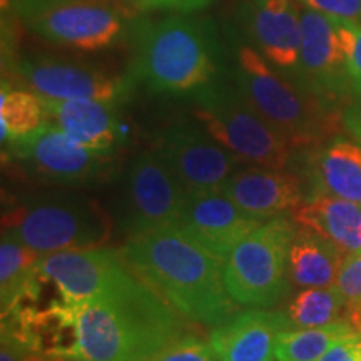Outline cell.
I'll use <instances>...</instances> for the list:
<instances>
[{
	"mask_svg": "<svg viewBox=\"0 0 361 361\" xmlns=\"http://www.w3.org/2000/svg\"><path fill=\"white\" fill-rule=\"evenodd\" d=\"M264 221L251 218L223 192L188 196L178 228L197 245L226 259Z\"/></svg>",
	"mask_w": 361,
	"mask_h": 361,
	"instance_id": "16",
	"label": "cell"
},
{
	"mask_svg": "<svg viewBox=\"0 0 361 361\" xmlns=\"http://www.w3.org/2000/svg\"><path fill=\"white\" fill-rule=\"evenodd\" d=\"M130 78L157 94H194L213 84L223 45L209 20L169 16L130 29Z\"/></svg>",
	"mask_w": 361,
	"mask_h": 361,
	"instance_id": "3",
	"label": "cell"
},
{
	"mask_svg": "<svg viewBox=\"0 0 361 361\" xmlns=\"http://www.w3.org/2000/svg\"><path fill=\"white\" fill-rule=\"evenodd\" d=\"M233 82L293 151H311L340 134L343 112L274 69L250 44L236 39Z\"/></svg>",
	"mask_w": 361,
	"mask_h": 361,
	"instance_id": "4",
	"label": "cell"
},
{
	"mask_svg": "<svg viewBox=\"0 0 361 361\" xmlns=\"http://www.w3.org/2000/svg\"><path fill=\"white\" fill-rule=\"evenodd\" d=\"M311 194H331L361 202V142L348 137L329 139L311 149L306 161Z\"/></svg>",
	"mask_w": 361,
	"mask_h": 361,
	"instance_id": "20",
	"label": "cell"
},
{
	"mask_svg": "<svg viewBox=\"0 0 361 361\" xmlns=\"http://www.w3.org/2000/svg\"><path fill=\"white\" fill-rule=\"evenodd\" d=\"M296 224L322 234L346 252H361V206L358 202L316 194L293 209Z\"/></svg>",
	"mask_w": 361,
	"mask_h": 361,
	"instance_id": "21",
	"label": "cell"
},
{
	"mask_svg": "<svg viewBox=\"0 0 361 361\" xmlns=\"http://www.w3.org/2000/svg\"><path fill=\"white\" fill-rule=\"evenodd\" d=\"M331 19L335 22L348 59V75L353 96L361 97V24L358 20L335 19V17Z\"/></svg>",
	"mask_w": 361,
	"mask_h": 361,
	"instance_id": "29",
	"label": "cell"
},
{
	"mask_svg": "<svg viewBox=\"0 0 361 361\" xmlns=\"http://www.w3.org/2000/svg\"><path fill=\"white\" fill-rule=\"evenodd\" d=\"M114 221L92 197L78 192H34L4 201L2 234L49 256L97 250L109 243Z\"/></svg>",
	"mask_w": 361,
	"mask_h": 361,
	"instance_id": "5",
	"label": "cell"
},
{
	"mask_svg": "<svg viewBox=\"0 0 361 361\" xmlns=\"http://www.w3.org/2000/svg\"><path fill=\"white\" fill-rule=\"evenodd\" d=\"M335 286L345 300V319L361 335V252H348Z\"/></svg>",
	"mask_w": 361,
	"mask_h": 361,
	"instance_id": "27",
	"label": "cell"
},
{
	"mask_svg": "<svg viewBox=\"0 0 361 361\" xmlns=\"http://www.w3.org/2000/svg\"><path fill=\"white\" fill-rule=\"evenodd\" d=\"M12 69L39 97L56 101L96 99L117 104L129 97L134 84L133 78H121L84 62L57 57H22Z\"/></svg>",
	"mask_w": 361,
	"mask_h": 361,
	"instance_id": "11",
	"label": "cell"
},
{
	"mask_svg": "<svg viewBox=\"0 0 361 361\" xmlns=\"http://www.w3.org/2000/svg\"><path fill=\"white\" fill-rule=\"evenodd\" d=\"M47 123L42 99L35 92L13 89L4 80L0 94V128L2 144L27 135Z\"/></svg>",
	"mask_w": 361,
	"mask_h": 361,
	"instance_id": "26",
	"label": "cell"
},
{
	"mask_svg": "<svg viewBox=\"0 0 361 361\" xmlns=\"http://www.w3.org/2000/svg\"><path fill=\"white\" fill-rule=\"evenodd\" d=\"M44 255L30 250L7 234L0 241V305L2 314L12 308L24 288L34 278Z\"/></svg>",
	"mask_w": 361,
	"mask_h": 361,
	"instance_id": "24",
	"label": "cell"
},
{
	"mask_svg": "<svg viewBox=\"0 0 361 361\" xmlns=\"http://www.w3.org/2000/svg\"><path fill=\"white\" fill-rule=\"evenodd\" d=\"M123 191L121 221L128 238L178 226L189 196L156 151L129 161Z\"/></svg>",
	"mask_w": 361,
	"mask_h": 361,
	"instance_id": "9",
	"label": "cell"
},
{
	"mask_svg": "<svg viewBox=\"0 0 361 361\" xmlns=\"http://www.w3.org/2000/svg\"><path fill=\"white\" fill-rule=\"evenodd\" d=\"M147 361H221V358L211 343L183 333Z\"/></svg>",
	"mask_w": 361,
	"mask_h": 361,
	"instance_id": "28",
	"label": "cell"
},
{
	"mask_svg": "<svg viewBox=\"0 0 361 361\" xmlns=\"http://www.w3.org/2000/svg\"><path fill=\"white\" fill-rule=\"evenodd\" d=\"M291 329L283 311L238 313L213 329L209 343L221 361H274L281 331Z\"/></svg>",
	"mask_w": 361,
	"mask_h": 361,
	"instance_id": "19",
	"label": "cell"
},
{
	"mask_svg": "<svg viewBox=\"0 0 361 361\" xmlns=\"http://www.w3.org/2000/svg\"><path fill=\"white\" fill-rule=\"evenodd\" d=\"M154 151L189 196L223 192L241 164L200 124L169 126L162 130Z\"/></svg>",
	"mask_w": 361,
	"mask_h": 361,
	"instance_id": "10",
	"label": "cell"
},
{
	"mask_svg": "<svg viewBox=\"0 0 361 361\" xmlns=\"http://www.w3.org/2000/svg\"><path fill=\"white\" fill-rule=\"evenodd\" d=\"M123 256L142 281L189 322L219 326L239 305L224 284V261L197 245L178 226L128 238Z\"/></svg>",
	"mask_w": 361,
	"mask_h": 361,
	"instance_id": "1",
	"label": "cell"
},
{
	"mask_svg": "<svg viewBox=\"0 0 361 361\" xmlns=\"http://www.w3.org/2000/svg\"><path fill=\"white\" fill-rule=\"evenodd\" d=\"M346 255L322 234L301 226L296 229L288 256L290 281L300 288L333 286Z\"/></svg>",
	"mask_w": 361,
	"mask_h": 361,
	"instance_id": "22",
	"label": "cell"
},
{
	"mask_svg": "<svg viewBox=\"0 0 361 361\" xmlns=\"http://www.w3.org/2000/svg\"><path fill=\"white\" fill-rule=\"evenodd\" d=\"M283 313L291 329L319 328L346 322L345 300L335 284L326 288H306L291 298Z\"/></svg>",
	"mask_w": 361,
	"mask_h": 361,
	"instance_id": "23",
	"label": "cell"
},
{
	"mask_svg": "<svg viewBox=\"0 0 361 361\" xmlns=\"http://www.w3.org/2000/svg\"><path fill=\"white\" fill-rule=\"evenodd\" d=\"M37 361H74V360H66V358H39Z\"/></svg>",
	"mask_w": 361,
	"mask_h": 361,
	"instance_id": "35",
	"label": "cell"
},
{
	"mask_svg": "<svg viewBox=\"0 0 361 361\" xmlns=\"http://www.w3.org/2000/svg\"><path fill=\"white\" fill-rule=\"evenodd\" d=\"M236 16L247 44L295 82L301 49V12L296 0H241Z\"/></svg>",
	"mask_w": 361,
	"mask_h": 361,
	"instance_id": "14",
	"label": "cell"
},
{
	"mask_svg": "<svg viewBox=\"0 0 361 361\" xmlns=\"http://www.w3.org/2000/svg\"><path fill=\"white\" fill-rule=\"evenodd\" d=\"M310 11L346 20L361 19V0H300Z\"/></svg>",
	"mask_w": 361,
	"mask_h": 361,
	"instance_id": "30",
	"label": "cell"
},
{
	"mask_svg": "<svg viewBox=\"0 0 361 361\" xmlns=\"http://www.w3.org/2000/svg\"><path fill=\"white\" fill-rule=\"evenodd\" d=\"M59 2H64V0H0V6H2L4 17H17V19L27 20Z\"/></svg>",
	"mask_w": 361,
	"mask_h": 361,
	"instance_id": "31",
	"label": "cell"
},
{
	"mask_svg": "<svg viewBox=\"0 0 361 361\" xmlns=\"http://www.w3.org/2000/svg\"><path fill=\"white\" fill-rule=\"evenodd\" d=\"M239 209L251 218L266 221L305 201L303 183L284 169L239 168L223 189Z\"/></svg>",
	"mask_w": 361,
	"mask_h": 361,
	"instance_id": "18",
	"label": "cell"
},
{
	"mask_svg": "<svg viewBox=\"0 0 361 361\" xmlns=\"http://www.w3.org/2000/svg\"><path fill=\"white\" fill-rule=\"evenodd\" d=\"M141 7L149 8H168L178 12H192L206 7L211 0H134Z\"/></svg>",
	"mask_w": 361,
	"mask_h": 361,
	"instance_id": "33",
	"label": "cell"
},
{
	"mask_svg": "<svg viewBox=\"0 0 361 361\" xmlns=\"http://www.w3.org/2000/svg\"><path fill=\"white\" fill-rule=\"evenodd\" d=\"M356 333L346 322L319 328L281 331L276 341L278 361H318L336 341Z\"/></svg>",
	"mask_w": 361,
	"mask_h": 361,
	"instance_id": "25",
	"label": "cell"
},
{
	"mask_svg": "<svg viewBox=\"0 0 361 361\" xmlns=\"http://www.w3.org/2000/svg\"><path fill=\"white\" fill-rule=\"evenodd\" d=\"M183 329L178 311L134 271L79 306L75 361H147Z\"/></svg>",
	"mask_w": 361,
	"mask_h": 361,
	"instance_id": "2",
	"label": "cell"
},
{
	"mask_svg": "<svg viewBox=\"0 0 361 361\" xmlns=\"http://www.w3.org/2000/svg\"><path fill=\"white\" fill-rule=\"evenodd\" d=\"M360 338H361V335H360Z\"/></svg>",
	"mask_w": 361,
	"mask_h": 361,
	"instance_id": "36",
	"label": "cell"
},
{
	"mask_svg": "<svg viewBox=\"0 0 361 361\" xmlns=\"http://www.w3.org/2000/svg\"><path fill=\"white\" fill-rule=\"evenodd\" d=\"M295 84L338 109L353 96L348 59L335 22L310 8L301 13L300 66Z\"/></svg>",
	"mask_w": 361,
	"mask_h": 361,
	"instance_id": "12",
	"label": "cell"
},
{
	"mask_svg": "<svg viewBox=\"0 0 361 361\" xmlns=\"http://www.w3.org/2000/svg\"><path fill=\"white\" fill-rule=\"evenodd\" d=\"M42 102L47 123L57 126L85 147L116 154L128 141V128L117 114L116 104L96 99H42Z\"/></svg>",
	"mask_w": 361,
	"mask_h": 361,
	"instance_id": "17",
	"label": "cell"
},
{
	"mask_svg": "<svg viewBox=\"0 0 361 361\" xmlns=\"http://www.w3.org/2000/svg\"><path fill=\"white\" fill-rule=\"evenodd\" d=\"M318 361H361V338L358 333L336 341Z\"/></svg>",
	"mask_w": 361,
	"mask_h": 361,
	"instance_id": "32",
	"label": "cell"
},
{
	"mask_svg": "<svg viewBox=\"0 0 361 361\" xmlns=\"http://www.w3.org/2000/svg\"><path fill=\"white\" fill-rule=\"evenodd\" d=\"M6 152L30 179L62 188L99 186L116 171L114 154L85 147L51 123L8 141Z\"/></svg>",
	"mask_w": 361,
	"mask_h": 361,
	"instance_id": "8",
	"label": "cell"
},
{
	"mask_svg": "<svg viewBox=\"0 0 361 361\" xmlns=\"http://www.w3.org/2000/svg\"><path fill=\"white\" fill-rule=\"evenodd\" d=\"M343 121H345V128L350 130V134L361 142V104H355L343 112Z\"/></svg>",
	"mask_w": 361,
	"mask_h": 361,
	"instance_id": "34",
	"label": "cell"
},
{
	"mask_svg": "<svg viewBox=\"0 0 361 361\" xmlns=\"http://www.w3.org/2000/svg\"><path fill=\"white\" fill-rule=\"evenodd\" d=\"M295 234V221L276 216L256 228L224 259L226 290L238 305L269 308L288 295V256Z\"/></svg>",
	"mask_w": 361,
	"mask_h": 361,
	"instance_id": "7",
	"label": "cell"
},
{
	"mask_svg": "<svg viewBox=\"0 0 361 361\" xmlns=\"http://www.w3.org/2000/svg\"><path fill=\"white\" fill-rule=\"evenodd\" d=\"M192 116L216 142L241 164L284 169L293 149L246 101L234 84L216 79L192 94Z\"/></svg>",
	"mask_w": 361,
	"mask_h": 361,
	"instance_id": "6",
	"label": "cell"
},
{
	"mask_svg": "<svg viewBox=\"0 0 361 361\" xmlns=\"http://www.w3.org/2000/svg\"><path fill=\"white\" fill-rule=\"evenodd\" d=\"M40 271L72 306H82L134 273L123 252L102 247L44 256Z\"/></svg>",
	"mask_w": 361,
	"mask_h": 361,
	"instance_id": "15",
	"label": "cell"
},
{
	"mask_svg": "<svg viewBox=\"0 0 361 361\" xmlns=\"http://www.w3.org/2000/svg\"><path fill=\"white\" fill-rule=\"evenodd\" d=\"M24 22L49 42L87 52L111 47L129 30L119 8L96 0H64Z\"/></svg>",
	"mask_w": 361,
	"mask_h": 361,
	"instance_id": "13",
	"label": "cell"
}]
</instances>
